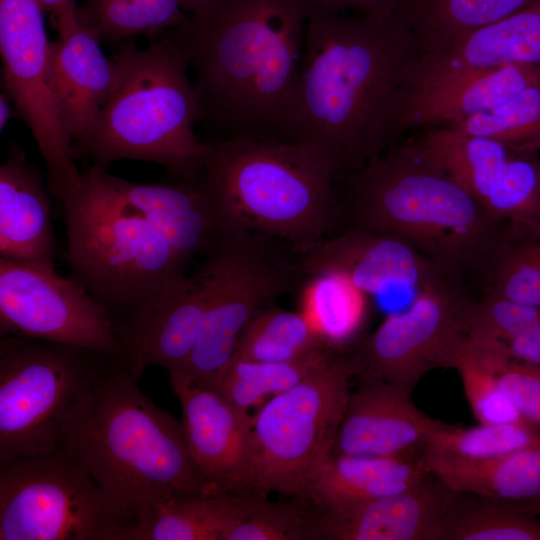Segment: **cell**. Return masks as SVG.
Listing matches in <instances>:
<instances>
[{
  "label": "cell",
  "instance_id": "obj_1",
  "mask_svg": "<svg viewBox=\"0 0 540 540\" xmlns=\"http://www.w3.org/2000/svg\"><path fill=\"white\" fill-rule=\"evenodd\" d=\"M421 54L397 10L345 16L312 4L281 137L323 151L338 177L361 168L396 141L397 105Z\"/></svg>",
  "mask_w": 540,
  "mask_h": 540
},
{
  "label": "cell",
  "instance_id": "obj_2",
  "mask_svg": "<svg viewBox=\"0 0 540 540\" xmlns=\"http://www.w3.org/2000/svg\"><path fill=\"white\" fill-rule=\"evenodd\" d=\"M310 0H212L170 37L195 72L201 118L231 136L281 138L301 71Z\"/></svg>",
  "mask_w": 540,
  "mask_h": 540
},
{
  "label": "cell",
  "instance_id": "obj_3",
  "mask_svg": "<svg viewBox=\"0 0 540 540\" xmlns=\"http://www.w3.org/2000/svg\"><path fill=\"white\" fill-rule=\"evenodd\" d=\"M129 356L111 360L80 393L60 446L98 486L119 540L171 493H220L199 473L181 422L140 390Z\"/></svg>",
  "mask_w": 540,
  "mask_h": 540
},
{
  "label": "cell",
  "instance_id": "obj_4",
  "mask_svg": "<svg viewBox=\"0 0 540 540\" xmlns=\"http://www.w3.org/2000/svg\"><path fill=\"white\" fill-rule=\"evenodd\" d=\"M341 229L405 241L447 278L473 283L501 227L419 140L391 143L337 178Z\"/></svg>",
  "mask_w": 540,
  "mask_h": 540
},
{
  "label": "cell",
  "instance_id": "obj_5",
  "mask_svg": "<svg viewBox=\"0 0 540 540\" xmlns=\"http://www.w3.org/2000/svg\"><path fill=\"white\" fill-rule=\"evenodd\" d=\"M198 179L219 229L283 241L298 255L341 229L337 170L320 149L273 136L208 142Z\"/></svg>",
  "mask_w": 540,
  "mask_h": 540
},
{
  "label": "cell",
  "instance_id": "obj_6",
  "mask_svg": "<svg viewBox=\"0 0 540 540\" xmlns=\"http://www.w3.org/2000/svg\"><path fill=\"white\" fill-rule=\"evenodd\" d=\"M70 277L109 312L118 332L190 284L192 263L89 166L61 202Z\"/></svg>",
  "mask_w": 540,
  "mask_h": 540
},
{
  "label": "cell",
  "instance_id": "obj_7",
  "mask_svg": "<svg viewBox=\"0 0 540 540\" xmlns=\"http://www.w3.org/2000/svg\"><path fill=\"white\" fill-rule=\"evenodd\" d=\"M117 79L75 157L107 168L117 160L156 163L177 180L196 182L209 144L195 133L201 108L188 60L170 37L138 49L125 41L113 57Z\"/></svg>",
  "mask_w": 540,
  "mask_h": 540
},
{
  "label": "cell",
  "instance_id": "obj_8",
  "mask_svg": "<svg viewBox=\"0 0 540 540\" xmlns=\"http://www.w3.org/2000/svg\"><path fill=\"white\" fill-rule=\"evenodd\" d=\"M277 239L239 228H222L193 272L207 295L198 340L183 366L169 375L172 389L206 383L232 359L253 317L306 279L298 259L276 247Z\"/></svg>",
  "mask_w": 540,
  "mask_h": 540
},
{
  "label": "cell",
  "instance_id": "obj_9",
  "mask_svg": "<svg viewBox=\"0 0 540 540\" xmlns=\"http://www.w3.org/2000/svg\"><path fill=\"white\" fill-rule=\"evenodd\" d=\"M355 375L347 352L335 349L295 386L257 409L251 495L300 498L330 454Z\"/></svg>",
  "mask_w": 540,
  "mask_h": 540
},
{
  "label": "cell",
  "instance_id": "obj_10",
  "mask_svg": "<svg viewBox=\"0 0 540 540\" xmlns=\"http://www.w3.org/2000/svg\"><path fill=\"white\" fill-rule=\"evenodd\" d=\"M122 356L0 335V465L57 450L75 400L111 360Z\"/></svg>",
  "mask_w": 540,
  "mask_h": 540
},
{
  "label": "cell",
  "instance_id": "obj_11",
  "mask_svg": "<svg viewBox=\"0 0 540 540\" xmlns=\"http://www.w3.org/2000/svg\"><path fill=\"white\" fill-rule=\"evenodd\" d=\"M102 494L68 452L0 465V540H119Z\"/></svg>",
  "mask_w": 540,
  "mask_h": 540
},
{
  "label": "cell",
  "instance_id": "obj_12",
  "mask_svg": "<svg viewBox=\"0 0 540 540\" xmlns=\"http://www.w3.org/2000/svg\"><path fill=\"white\" fill-rule=\"evenodd\" d=\"M476 290L442 278L416 291L410 306L390 314L346 350L355 377L377 378L412 393L434 369H454L468 340L467 315Z\"/></svg>",
  "mask_w": 540,
  "mask_h": 540
},
{
  "label": "cell",
  "instance_id": "obj_13",
  "mask_svg": "<svg viewBox=\"0 0 540 540\" xmlns=\"http://www.w3.org/2000/svg\"><path fill=\"white\" fill-rule=\"evenodd\" d=\"M44 12L37 0H0V54L4 92L32 132L50 193L62 202L79 185L82 172L57 110Z\"/></svg>",
  "mask_w": 540,
  "mask_h": 540
},
{
  "label": "cell",
  "instance_id": "obj_14",
  "mask_svg": "<svg viewBox=\"0 0 540 540\" xmlns=\"http://www.w3.org/2000/svg\"><path fill=\"white\" fill-rule=\"evenodd\" d=\"M0 335L128 355L108 310L54 266L0 257Z\"/></svg>",
  "mask_w": 540,
  "mask_h": 540
},
{
  "label": "cell",
  "instance_id": "obj_15",
  "mask_svg": "<svg viewBox=\"0 0 540 540\" xmlns=\"http://www.w3.org/2000/svg\"><path fill=\"white\" fill-rule=\"evenodd\" d=\"M419 139L492 219H540V152L443 126Z\"/></svg>",
  "mask_w": 540,
  "mask_h": 540
},
{
  "label": "cell",
  "instance_id": "obj_16",
  "mask_svg": "<svg viewBox=\"0 0 540 540\" xmlns=\"http://www.w3.org/2000/svg\"><path fill=\"white\" fill-rule=\"evenodd\" d=\"M539 77L540 65L459 67L421 54L397 105L394 136L398 140L410 129L444 126L488 110Z\"/></svg>",
  "mask_w": 540,
  "mask_h": 540
},
{
  "label": "cell",
  "instance_id": "obj_17",
  "mask_svg": "<svg viewBox=\"0 0 540 540\" xmlns=\"http://www.w3.org/2000/svg\"><path fill=\"white\" fill-rule=\"evenodd\" d=\"M457 496L430 474L412 488L329 508L313 505V540H443Z\"/></svg>",
  "mask_w": 540,
  "mask_h": 540
},
{
  "label": "cell",
  "instance_id": "obj_18",
  "mask_svg": "<svg viewBox=\"0 0 540 540\" xmlns=\"http://www.w3.org/2000/svg\"><path fill=\"white\" fill-rule=\"evenodd\" d=\"M192 459L217 492L251 495L253 416L204 384L174 389Z\"/></svg>",
  "mask_w": 540,
  "mask_h": 540
},
{
  "label": "cell",
  "instance_id": "obj_19",
  "mask_svg": "<svg viewBox=\"0 0 540 540\" xmlns=\"http://www.w3.org/2000/svg\"><path fill=\"white\" fill-rule=\"evenodd\" d=\"M298 265L306 279L320 275L338 276L369 296L393 287L417 291L447 278L405 241L358 229L338 231L308 253L298 256Z\"/></svg>",
  "mask_w": 540,
  "mask_h": 540
},
{
  "label": "cell",
  "instance_id": "obj_20",
  "mask_svg": "<svg viewBox=\"0 0 540 540\" xmlns=\"http://www.w3.org/2000/svg\"><path fill=\"white\" fill-rule=\"evenodd\" d=\"M448 424L421 411L402 388L359 377L329 455L417 454Z\"/></svg>",
  "mask_w": 540,
  "mask_h": 540
},
{
  "label": "cell",
  "instance_id": "obj_21",
  "mask_svg": "<svg viewBox=\"0 0 540 540\" xmlns=\"http://www.w3.org/2000/svg\"><path fill=\"white\" fill-rule=\"evenodd\" d=\"M78 10V9H77ZM53 87L60 121L73 145L82 140L112 93L117 66L100 46L96 31L77 12L53 21Z\"/></svg>",
  "mask_w": 540,
  "mask_h": 540
},
{
  "label": "cell",
  "instance_id": "obj_22",
  "mask_svg": "<svg viewBox=\"0 0 540 540\" xmlns=\"http://www.w3.org/2000/svg\"><path fill=\"white\" fill-rule=\"evenodd\" d=\"M57 241L41 175L18 146L0 165V257L54 266Z\"/></svg>",
  "mask_w": 540,
  "mask_h": 540
},
{
  "label": "cell",
  "instance_id": "obj_23",
  "mask_svg": "<svg viewBox=\"0 0 540 540\" xmlns=\"http://www.w3.org/2000/svg\"><path fill=\"white\" fill-rule=\"evenodd\" d=\"M109 179L116 192L189 260L211 248L220 229L199 181L143 184L110 172Z\"/></svg>",
  "mask_w": 540,
  "mask_h": 540
},
{
  "label": "cell",
  "instance_id": "obj_24",
  "mask_svg": "<svg viewBox=\"0 0 540 540\" xmlns=\"http://www.w3.org/2000/svg\"><path fill=\"white\" fill-rule=\"evenodd\" d=\"M420 453L400 456L328 455L299 499L319 508L370 501L406 491L429 472Z\"/></svg>",
  "mask_w": 540,
  "mask_h": 540
},
{
  "label": "cell",
  "instance_id": "obj_25",
  "mask_svg": "<svg viewBox=\"0 0 540 540\" xmlns=\"http://www.w3.org/2000/svg\"><path fill=\"white\" fill-rule=\"evenodd\" d=\"M189 286L163 305L136 319L118 332L124 349L139 370L159 366L171 375L190 356L200 335L207 295L191 273Z\"/></svg>",
  "mask_w": 540,
  "mask_h": 540
},
{
  "label": "cell",
  "instance_id": "obj_26",
  "mask_svg": "<svg viewBox=\"0 0 540 540\" xmlns=\"http://www.w3.org/2000/svg\"><path fill=\"white\" fill-rule=\"evenodd\" d=\"M424 468L451 489L478 497L518 502L540 496V444L489 457L465 458L425 446Z\"/></svg>",
  "mask_w": 540,
  "mask_h": 540
},
{
  "label": "cell",
  "instance_id": "obj_27",
  "mask_svg": "<svg viewBox=\"0 0 540 540\" xmlns=\"http://www.w3.org/2000/svg\"><path fill=\"white\" fill-rule=\"evenodd\" d=\"M245 496L171 493L154 503L123 540H226Z\"/></svg>",
  "mask_w": 540,
  "mask_h": 540
},
{
  "label": "cell",
  "instance_id": "obj_28",
  "mask_svg": "<svg viewBox=\"0 0 540 540\" xmlns=\"http://www.w3.org/2000/svg\"><path fill=\"white\" fill-rule=\"evenodd\" d=\"M473 287L540 307V219L502 220Z\"/></svg>",
  "mask_w": 540,
  "mask_h": 540
},
{
  "label": "cell",
  "instance_id": "obj_29",
  "mask_svg": "<svg viewBox=\"0 0 540 540\" xmlns=\"http://www.w3.org/2000/svg\"><path fill=\"white\" fill-rule=\"evenodd\" d=\"M426 55L435 62L459 67L540 65V2Z\"/></svg>",
  "mask_w": 540,
  "mask_h": 540
},
{
  "label": "cell",
  "instance_id": "obj_30",
  "mask_svg": "<svg viewBox=\"0 0 540 540\" xmlns=\"http://www.w3.org/2000/svg\"><path fill=\"white\" fill-rule=\"evenodd\" d=\"M537 2L540 0H404L397 11L409 24L422 53H437Z\"/></svg>",
  "mask_w": 540,
  "mask_h": 540
},
{
  "label": "cell",
  "instance_id": "obj_31",
  "mask_svg": "<svg viewBox=\"0 0 540 540\" xmlns=\"http://www.w3.org/2000/svg\"><path fill=\"white\" fill-rule=\"evenodd\" d=\"M333 348L303 312L275 306L262 309L243 330L232 359L282 363Z\"/></svg>",
  "mask_w": 540,
  "mask_h": 540
},
{
  "label": "cell",
  "instance_id": "obj_32",
  "mask_svg": "<svg viewBox=\"0 0 540 540\" xmlns=\"http://www.w3.org/2000/svg\"><path fill=\"white\" fill-rule=\"evenodd\" d=\"M335 348H328L310 357L282 363L252 362L231 359L207 385L236 408L249 412L260 408L306 377Z\"/></svg>",
  "mask_w": 540,
  "mask_h": 540
},
{
  "label": "cell",
  "instance_id": "obj_33",
  "mask_svg": "<svg viewBox=\"0 0 540 540\" xmlns=\"http://www.w3.org/2000/svg\"><path fill=\"white\" fill-rule=\"evenodd\" d=\"M370 296L333 275L307 278L303 313L327 344L346 351L362 335Z\"/></svg>",
  "mask_w": 540,
  "mask_h": 540
},
{
  "label": "cell",
  "instance_id": "obj_34",
  "mask_svg": "<svg viewBox=\"0 0 540 540\" xmlns=\"http://www.w3.org/2000/svg\"><path fill=\"white\" fill-rule=\"evenodd\" d=\"M77 15L100 39L110 42L175 28L187 18L179 0H84Z\"/></svg>",
  "mask_w": 540,
  "mask_h": 540
},
{
  "label": "cell",
  "instance_id": "obj_35",
  "mask_svg": "<svg viewBox=\"0 0 540 540\" xmlns=\"http://www.w3.org/2000/svg\"><path fill=\"white\" fill-rule=\"evenodd\" d=\"M443 127L540 152V77L500 104Z\"/></svg>",
  "mask_w": 540,
  "mask_h": 540
},
{
  "label": "cell",
  "instance_id": "obj_36",
  "mask_svg": "<svg viewBox=\"0 0 540 540\" xmlns=\"http://www.w3.org/2000/svg\"><path fill=\"white\" fill-rule=\"evenodd\" d=\"M443 540H540V520L505 502L457 492Z\"/></svg>",
  "mask_w": 540,
  "mask_h": 540
},
{
  "label": "cell",
  "instance_id": "obj_37",
  "mask_svg": "<svg viewBox=\"0 0 540 540\" xmlns=\"http://www.w3.org/2000/svg\"><path fill=\"white\" fill-rule=\"evenodd\" d=\"M540 444V427L528 422L481 424L464 428L448 424L426 445L465 458H489Z\"/></svg>",
  "mask_w": 540,
  "mask_h": 540
},
{
  "label": "cell",
  "instance_id": "obj_38",
  "mask_svg": "<svg viewBox=\"0 0 540 540\" xmlns=\"http://www.w3.org/2000/svg\"><path fill=\"white\" fill-rule=\"evenodd\" d=\"M313 526L312 506L304 500L273 502L249 495L226 540H313Z\"/></svg>",
  "mask_w": 540,
  "mask_h": 540
},
{
  "label": "cell",
  "instance_id": "obj_39",
  "mask_svg": "<svg viewBox=\"0 0 540 540\" xmlns=\"http://www.w3.org/2000/svg\"><path fill=\"white\" fill-rule=\"evenodd\" d=\"M467 325L471 339L506 342L540 327V307L476 290L468 309Z\"/></svg>",
  "mask_w": 540,
  "mask_h": 540
},
{
  "label": "cell",
  "instance_id": "obj_40",
  "mask_svg": "<svg viewBox=\"0 0 540 540\" xmlns=\"http://www.w3.org/2000/svg\"><path fill=\"white\" fill-rule=\"evenodd\" d=\"M454 369L459 374L467 402L479 423L525 420L503 392L495 371L469 347L468 340Z\"/></svg>",
  "mask_w": 540,
  "mask_h": 540
},
{
  "label": "cell",
  "instance_id": "obj_41",
  "mask_svg": "<svg viewBox=\"0 0 540 540\" xmlns=\"http://www.w3.org/2000/svg\"><path fill=\"white\" fill-rule=\"evenodd\" d=\"M470 347L495 371L503 392L520 415L540 427V367L512 360L503 342L478 341Z\"/></svg>",
  "mask_w": 540,
  "mask_h": 540
},
{
  "label": "cell",
  "instance_id": "obj_42",
  "mask_svg": "<svg viewBox=\"0 0 540 540\" xmlns=\"http://www.w3.org/2000/svg\"><path fill=\"white\" fill-rule=\"evenodd\" d=\"M503 343L512 360L540 367V327L520 333Z\"/></svg>",
  "mask_w": 540,
  "mask_h": 540
},
{
  "label": "cell",
  "instance_id": "obj_43",
  "mask_svg": "<svg viewBox=\"0 0 540 540\" xmlns=\"http://www.w3.org/2000/svg\"><path fill=\"white\" fill-rule=\"evenodd\" d=\"M314 6L339 12L342 9H356L360 12L377 10H398L404 0H310Z\"/></svg>",
  "mask_w": 540,
  "mask_h": 540
},
{
  "label": "cell",
  "instance_id": "obj_44",
  "mask_svg": "<svg viewBox=\"0 0 540 540\" xmlns=\"http://www.w3.org/2000/svg\"><path fill=\"white\" fill-rule=\"evenodd\" d=\"M44 11L49 12L52 21L66 14L77 12L76 0H37Z\"/></svg>",
  "mask_w": 540,
  "mask_h": 540
},
{
  "label": "cell",
  "instance_id": "obj_45",
  "mask_svg": "<svg viewBox=\"0 0 540 540\" xmlns=\"http://www.w3.org/2000/svg\"><path fill=\"white\" fill-rule=\"evenodd\" d=\"M511 508L518 510L520 512L537 516L540 515V496L537 498L518 501V502H505Z\"/></svg>",
  "mask_w": 540,
  "mask_h": 540
},
{
  "label": "cell",
  "instance_id": "obj_46",
  "mask_svg": "<svg viewBox=\"0 0 540 540\" xmlns=\"http://www.w3.org/2000/svg\"><path fill=\"white\" fill-rule=\"evenodd\" d=\"M10 99L5 92H2L0 95V129L6 126L8 120L12 116V110L10 105Z\"/></svg>",
  "mask_w": 540,
  "mask_h": 540
},
{
  "label": "cell",
  "instance_id": "obj_47",
  "mask_svg": "<svg viewBox=\"0 0 540 540\" xmlns=\"http://www.w3.org/2000/svg\"><path fill=\"white\" fill-rule=\"evenodd\" d=\"M182 9L189 14L197 13L204 9L212 0H179Z\"/></svg>",
  "mask_w": 540,
  "mask_h": 540
}]
</instances>
